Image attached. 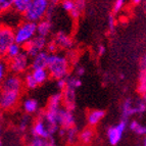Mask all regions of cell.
Segmentation results:
<instances>
[{"mask_svg":"<svg viewBox=\"0 0 146 146\" xmlns=\"http://www.w3.org/2000/svg\"><path fill=\"white\" fill-rule=\"evenodd\" d=\"M13 0H0V15L10 11Z\"/></svg>","mask_w":146,"mask_h":146,"instance_id":"32","label":"cell"},{"mask_svg":"<svg viewBox=\"0 0 146 146\" xmlns=\"http://www.w3.org/2000/svg\"><path fill=\"white\" fill-rule=\"evenodd\" d=\"M49 6V0H33L23 17L25 21L37 24L47 17Z\"/></svg>","mask_w":146,"mask_h":146,"instance_id":"3","label":"cell"},{"mask_svg":"<svg viewBox=\"0 0 146 146\" xmlns=\"http://www.w3.org/2000/svg\"><path fill=\"white\" fill-rule=\"evenodd\" d=\"M79 136V131L77 129V127H72L70 129L66 130V140L68 144H74L77 140H78Z\"/></svg>","mask_w":146,"mask_h":146,"instance_id":"27","label":"cell"},{"mask_svg":"<svg viewBox=\"0 0 146 146\" xmlns=\"http://www.w3.org/2000/svg\"><path fill=\"white\" fill-rule=\"evenodd\" d=\"M31 134L33 135V137H39V138L46 139V140L53 139V136L50 133L48 124L45 122V119H43L41 113L38 115V117L35 119L33 125H32Z\"/></svg>","mask_w":146,"mask_h":146,"instance_id":"6","label":"cell"},{"mask_svg":"<svg viewBox=\"0 0 146 146\" xmlns=\"http://www.w3.org/2000/svg\"><path fill=\"white\" fill-rule=\"evenodd\" d=\"M75 73H76V76H77V77H81V76H83L84 74H85V68H84L82 66H79L76 68Z\"/></svg>","mask_w":146,"mask_h":146,"instance_id":"39","label":"cell"},{"mask_svg":"<svg viewBox=\"0 0 146 146\" xmlns=\"http://www.w3.org/2000/svg\"><path fill=\"white\" fill-rule=\"evenodd\" d=\"M115 17L113 15H110L108 17V30H110V33L115 31Z\"/></svg>","mask_w":146,"mask_h":146,"instance_id":"37","label":"cell"},{"mask_svg":"<svg viewBox=\"0 0 146 146\" xmlns=\"http://www.w3.org/2000/svg\"><path fill=\"white\" fill-rule=\"evenodd\" d=\"M127 127H128V121L121 119V122L119 124H117L115 126L110 127L107 129L106 136L110 145L115 146L119 144V142L121 141V139L123 137L124 132L126 131Z\"/></svg>","mask_w":146,"mask_h":146,"instance_id":"8","label":"cell"},{"mask_svg":"<svg viewBox=\"0 0 146 146\" xmlns=\"http://www.w3.org/2000/svg\"><path fill=\"white\" fill-rule=\"evenodd\" d=\"M48 146H59V145H57V144L54 143L53 139H50V140H49V145Z\"/></svg>","mask_w":146,"mask_h":146,"instance_id":"43","label":"cell"},{"mask_svg":"<svg viewBox=\"0 0 146 146\" xmlns=\"http://www.w3.org/2000/svg\"><path fill=\"white\" fill-rule=\"evenodd\" d=\"M49 55L50 54L46 50H43V51L39 52L36 56H34L33 58H31V70L46 68L47 64H48Z\"/></svg>","mask_w":146,"mask_h":146,"instance_id":"13","label":"cell"},{"mask_svg":"<svg viewBox=\"0 0 146 146\" xmlns=\"http://www.w3.org/2000/svg\"><path fill=\"white\" fill-rule=\"evenodd\" d=\"M47 43H48L47 38L36 35L29 43L26 44V45L23 47V49H24V51L30 56V58H33V57L36 56L39 52L43 51V50L46 49Z\"/></svg>","mask_w":146,"mask_h":146,"instance_id":"7","label":"cell"},{"mask_svg":"<svg viewBox=\"0 0 146 146\" xmlns=\"http://www.w3.org/2000/svg\"><path fill=\"white\" fill-rule=\"evenodd\" d=\"M0 146H2V142H1V139H0Z\"/></svg>","mask_w":146,"mask_h":146,"instance_id":"44","label":"cell"},{"mask_svg":"<svg viewBox=\"0 0 146 146\" xmlns=\"http://www.w3.org/2000/svg\"><path fill=\"white\" fill-rule=\"evenodd\" d=\"M71 64V61L68 60L66 55L57 53L50 54L46 68L49 73V77L54 80L66 78L70 75Z\"/></svg>","mask_w":146,"mask_h":146,"instance_id":"1","label":"cell"},{"mask_svg":"<svg viewBox=\"0 0 146 146\" xmlns=\"http://www.w3.org/2000/svg\"><path fill=\"white\" fill-rule=\"evenodd\" d=\"M55 42V44L57 45V47L60 49H66V50H71L73 49L74 42L72 40V38L68 35H66L63 32H58L55 35V38L53 40Z\"/></svg>","mask_w":146,"mask_h":146,"instance_id":"15","label":"cell"},{"mask_svg":"<svg viewBox=\"0 0 146 146\" xmlns=\"http://www.w3.org/2000/svg\"><path fill=\"white\" fill-rule=\"evenodd\" d=\"M62 93V105L64 108L74 111L76 108V90L75 89H71V88L66 87Z\"/></svg>","mask_w":146,"mask_h":146,"instance_id":"12","label":"cell"},{"mask_svg":"<svg viewBox=\"0 0 146 146\" xmlns=\"http://www.w3.org/2000/svg\"><path fill=\"white\" fill-rule=\"evenodd\" d=\"M52 30V23L51 21L45 17L44 20L40 21L39 23H37V35L41 37H45L47 38Z\"/></svg>","mask_w":146,"mask_h":146,"instance_id":"18","label":"cell"},{"mask_svg":"<svg viewBox=\"0 0 146 146\" xmlns=\"http://www.w3.org/2000/svg\"><path fill=\"white\" fill-rule=\"evenodd\" d=\"M37 35L36 23L22 21L15 28V42L24 47Z\"/></svg>","mask_w":146,"mask_h":146,"instance_id":"2","label":"cell"},{"mask_svg":"<svg viewBox=\"0 0 146 146\" xmlns=\"http://www.w3.org/2000/svg\"><path fill=\"white\" fill-rule=\"evenodd\" d=\"M8 71V64L7 61L5 60L4 58L0 59V89H1V84H2L3 80L6 77V73Z\"/></svg>","mask_w":146,"mask_h":146,"instance_id":"31","label":"cell"},{"mask_svg":"<svg viewBox=\"0 0 146 146\" xmlns=\"http://www.w3.org/2000/svg\"><path fill=\"white\" fill-rule=\"evenodd\" d=\"M142 2V0H132V3L134 5H139Z\"/></svg>","mask_w":146,"mask_h":146,"instance_id":"42","label":"cell"},{"mask_svg":"<svg viewBox=\"0 0 146 146\" xmlns=\"http://www.w3.org/2000/svg\"><path fill=\"white\" fill-rule=\"evenodd\" d=\"M140 75L138 82V92L140 95H146V55L140 59Z\"/></svg>","mask_w":146,"mask_h":146,"instance_id":"14","label":"cell"},{"mask_svg":"<svg viewBox=\"0 0 146 146\" xmlns=\"http://www.w3.org/2000/svg\"><path fill=\"white\" fill-rule=\"evenodd\" d=\"M0 59H1V57H0Z\"/></svg>","mask_w":146,"mask_h":146,"instance_id":"47","label":"cell"},{"mask_svg":"<svg viewBox=\"0 0 146 146\" xmlns=\"http://www.w3.org/2000/svg\"><path fill=\"white\" fill-rule=\"evenodd\" d=\"M61 2V0H49V3H50V5H52V6H56L57 5V3Z\"/></svg>","mask_w":146,"mask_h":146,"instance_id":"41","label":"cell"},{"mask_svg":"<svg viewBox=\"0 0 146 146\" xmlns=\"http://www.w3.org/2000/svg\"><path fill=\"white\" fill-rule=\"evenodd\" d=\"M33 0H13L11 10L19 15H24Z\"/></svg>","mask_w":146,"mask_h":146,"instance_id":"19","label":"cell"},{"mask_svg":"<svg viewBox=\"0 0 146 146\" xmlns=\"http://www.w3.org/2000/svg\"><path fill=\"white\" fill-rule=\"evenodd\" d=\"M66 87L71 88V89H77L82 85V81L77 77V76H70L66 78Z\"/></svg>","mask_w":146,"mask_h":146,"instance_id":"29","label":"cell"},{"mask_svg":"<svg viewBox=\"0 0 146 146\" xmlns=\"http://www.w3.org/2000/svg\"><path fill=\"white\" fill-rule=\"evenodd\" d=\"M74 1H75V6L70 13H71L72 17L76 20L83 13L84 9L86 7V1L85 0H74Z\"/></svg>","mask_w":146,"mask_h":146,"instance_id":"24","label":"cell"},{"mask_svg":"<svg viewBox=\"0 0 146 146\" xmlns=\"http://www.w3.org/2000/svg\"><path fill=\"white\" fill-rule=\"evenodd\" d=\"M97 53H98V55H100V56L105 53V47L103 46V45H99V46H98Z\"/></svg>","mask_w":146,"mask_h":146,"instance_id":"40","label":"cell"},{"mask_svg":"<svg viewBox=\"0 0 146 146\" xmlns=\"http://www.w3.org/2000/svg\"><path fill=\"white\" fill-rule=\"evenodd\" d=\"M56 86L58 88L59 90L63 91L66 88V78L64 79H59V80H56Z\"/></svg>","mask_w":146,"mask_h":146,"instance_id":"38","label":"cell"},{"mask_svg":"<svg viewBox=\"0 0 146 146\" xmlns=\"http://www.w3.org/2000/svg\"><path fill=\"white\" fill-rule=\"evenodd\" d=\"M23 108L27 115H34L39 110V103L36 99L28 98L23 103Z\"/></svg>","mask_w":146,"mask_h":146,"instance_id":"23","label":"cell"},{"mask_svg":"<svg viewBox=\"0 0 146 146\" xmlns=\"http://www.w3.org/2000/svg\"><path fill=\"white\" fill-rule=\"evenodd\" d=\"M136 115L135 112V104L134 99L132 98H126L122 103V119L128 121L130 117Z\"/></svg>","mask_w":146,"mask_h":146,"instance_id":"16","label":"cell"},{"mask_svg":"<svg viewBox=\"0 0 146 146\" xmlns=\"http://www.w3.org/2000/svg\"><path fill=\"white\" fill-rule=\"evenodd\" d=\"M0 138H1V128H0Z\"/></svg>","mask_w":146,"mask_h":146,"instance_id":"45","label":"cell"},{"mask_svg":"<svg viewBox=\"0 0 146 146\" xmlns=\"http://www.w3.org/2000/svg\"><path fill=\"white\" fill-rule=\"evenodd\" d=\"M31 73L38 86L44 84L49 78V73L47 68H36V70H32Z\"/></svg>","mask_w":146,"mask_h":146,"instance_id":"21","label":"cell"},{"mask_svg":"<svg viewBox=\"0 0 146 146\" xmlns=\"http://www.w3.org/2000/svg\"><path fill=\"white\" fill-rule=\"evenodd\" d=\"M22 52H23V47L20 46L19 44L13 43L11 46L8 48L7 51H6V54H5V56H4V59L8 61V60H10V59L17 57V55H20Z\"/></svg>","mask_w":146,"mask_h":146,"instance_id":"25","label":"cell"},{"mask_svg":"<svg viewBox=\"0 0 146 146\" xmlns=\"http://www.w3.org/2000/svg\"><path fill=\"white\" fill-rule=\"evenodd\" d=\"M129 128L131 131L136 133L139 136H146V125L139 124L137 121H131L129 124Z\"/></svg>","mask_w":146,"mask_h":146,"instance_id":"26","label":"cell"},{"mask_svg":"<svg viewBox=\"0 0 146 146\" xmlns=\"http://www.w3.org/2000/svg\"><path fill=\"white\" fill-rule=\"evenodd\" d=\"M15 42V28L8 25L0 27V57L4 58L6 51Z\"/></svg>","mask_w":146,"mask_h":146,"instance_id":"5","label":"cell"},{"mask_svg":"<svg viewBox=\"0 0 146 146\" xmlns=\"http://www.w3.org/2000/svg\"><path fill=\"white\" fill-rule=\"evenodd\" d=\"M105 117V111L102 110H93L87 113V123L89 127H94L98 125L101 119Z\"/></svg>","mask_w":146,"mask_h":146,"instance_id":"17","label":"cell"},{"mask_svg":"<svg viewBox=\"0 0 146 146\" xmlns=\"http://www.w3.org/2000/svg\"><path fill=\"white\" fill-rule=\"evenodd\" d=\"M24 88V81L20 75L9 74L5 77L1 84V91H15L22 93Z\"/></svg>","mask_w":146,"mask_h":146,"instance_id":"10","label":"cell"},{"mask_svg":"<svg viewBox=\"0 0 146 146\" xmlns=\"http://www.w3.org/2000/svg\"><path fill=\"white\" fill-rule=\"evenodd\" d=\"M7 64H8V71H9L10 73L21 76L22 74L27 73L29 66H31V58H30V56L23 50V52L20 55H17L15 58L8 60Z\"/></svg>","mask_w":146,"mask_h":146,"instance_id":"4","label":"cell"},{"mask_svg":"<svg viewBox=\"0 0 146 146\" xmlns=\"http://www.w3.org/2000/svg\"><path fill=\"white\" fill-rule=\"evenodd\" d=\"M57 49H58V47H57V45H56L55 42H54V41L48 42V43H47L46 51L48 52L49 54H54V53H56Z\"/></svg>","mask_w":146,"mask_h":146,"instance_id":"35","label":"cell"},{"mask_svg":"<svg viewBox=\"0 0 146 146\" xmlns=\"http://www.w3.org/2000/svg\"><path fill=\"white\" fill-rule=\"evenodd\" d=\"M49 145V140L43 138H39V137H33L28 141L26 146H48Z\"/></svg>","mask_w":146,"mask_h":146,"instance_id":"30","label":"cell"},{"mask_svg":"<svg viewBox=\"0 0 146 146\" xmlns=\"http://www.w3.org/2000/svg\"><path fill=\"white\" fill-rule=\"evenodd\" d=\"M56 119H57V124L59 128L68 130L72 127H75V115L73 111L66 110L64 107H60L57 110Z\"/></svg>","mask_w":146,"mask_h":146,"instance_id":"11","label":"cell"},{"mask_svg":"<svg viewBox=\"0 0 146 146\" xmlns=\"http://www.w3.org/2000/svg\"><path fill=\"white\" fill-rule=\"evenodd\" d=\"M23 81H24V86H26L28 89H31L32 90V89H36V88L38 87V84H37L36 81L34 80L31 72H27V73L25 74Z\"/></svg>","mask_w":146,"mask_h":146,"instance_id":"28","label":"cell"},{"mask_svg":"<svg viewBox=\"0 0 146 146\" xmlns=\"http://www.w3.org/2000/svg\"><path fill=\"white\" fill-rule=\"evenodd\" d=\"M1 26H2V23H1V21H0V27H1Z\"/></svg>","mask_w":146,"mask_h":146,"instance_id":"46","label":"cell"},{"mask_svg":"<svg viewBox=\"0 0 146 146\" xmlns=\"http://www.w3.org/2000/svg\"><path fill=\"white\" fill-rule=\"evenodd\" d=\"M62 105V93L58 92L55 93L49 98L48 104H47V110H58Z\"/></svg>","mask_w":146,"mask_h":146,"instance_id":"22","label":"cell"},{"mask_svg":"<svg viewBox=\"0 0 146 146\" xmlns=\"http://www.w3.org/2000/svg\"><path fill=\"white\" fill-rule=\"evenodd\" d=\"M21 92L0 90V110H9L19 103L21 98Z\"/></svg>","mask_w":146,"mask_h":146,"instance_id":"9","label":"cell"},{"mask_svg":"<svg viewBox=\"0 0 146 146\" xmlns=\"http://www.w3.org/2000/svg\"><path fill=\"white\" fill-rule=\"evenodd\" d=\"M94 135H95V132L92 129V127H88V128H85L84 130L79 132L78 141L81 144H83V145H88L93 140Z\"/></svg>","mask_w":146,"mask_h":146,"instance_id":"20","label":"cell"},{"mask_svg":"<svg viewBox=\"0 0 146 146\" xmlns=\"http://www.w3.org/2000/svg\"><path fill=\"white\" fill-rule=\"evenodd\" d=\"M125 3H126V0H115V4H113V12L117 13V12L121 11L124 7Z\"/></svg>","mask_w":146,"mask_h":146,"instance_id":"36","label":"cell"},{"mask_svg":"<svg viewBox=\"0 0 146 146\" xmlns=\"http://www.w3.org/2000/svg\"><path fill=\"white\" fill-rule=\"evenodd\" d=\"M29 124H30V117H29V115H26L25 117H23V119L20 121L19 126H17V129H19L20 132L24 133V132L27 131Z\"/></svg>","mask_w":146,"mask_h":146,"instance_id":"33","label":"cell"},{"mask_svg":"<svg viewBox=\"0 0 146 146\" xmlns=\"http://www.w3.org/2000/svg\"><path fill=\"white\" fill-rule=\"evenodd\" d=\"M61 7L68 12H71L75 6V1L74 0H61Z\"/></svg>","mask_w":146,"mask_h":146,"instance_id":"34","label":"cell"}]
</instances>
